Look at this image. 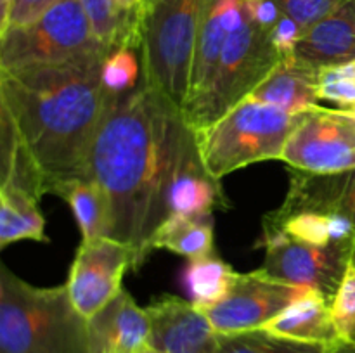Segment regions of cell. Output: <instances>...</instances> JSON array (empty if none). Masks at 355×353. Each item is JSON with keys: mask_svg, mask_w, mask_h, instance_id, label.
Listing matches in <instances>:
<instances>
[{"mask_svg": "<svg viewBox=\"0 0 355 353\" xmlns=\"http://www.w3.org/2000/svg\"><path fill=\"white\" fill-rule=\"evenodd\" d=\"M298 118L276 106L241 100L215 123L194 130L201 159L217 180L253 163L281 159Z\"/></svg>", "mask_w": 355, "mask_h": 353, "instance_id": "obj_5", "label": "cell"}, {"mask_svg": "<svg viewBox=\"0 0 355 353\" xmlns=\"http://www.w3.org/2000/svg\"><path fill=\"white\" fill-rule=\"evenodd\" d=\"M283 14L297 21L302 30H307L324 16L342 6L345 0H276Z\"/></svg>", "mask_w": 355, "mask_h": 353, "instance_id": "obj_30", "label": "cell"}, {"mask_svg": "<svg viewBox=\"0 0 355 353\" xmlns=\"http://www.w3.org/2000/svg\"><path fill=\"white\" fill-rule=\"evenodd\" d=\"M89 17L94 37L107 51L128 47L127 26L114 0H80Z\"/></svg>", "mask_w": 355, "mask_h": 353, "instance_id": "obj_27", "label": "cell"}, {"mask_svg": "<svg viewBox=\"0 0 355 353\" xmlns=\"http://www.w3.org/2000/svg\"><path fill=\"white\" fill-rule=\"evenodd\" d=\"M151 320V346L162 353H214L217 332L193 301L163 296L146 307Z\"/></svg>", "mask_w": 355, "mask_h": 353, "instance_id": "obj_12", "label": "cell"}, {"mask_svg": "<svg viewBox=\"0 0 355 353\" xmlns=\"http://www.w3.org/2000/svg\"><path fill=\"white\" fill-rule=\"evenodd\" d=\"M331 315L340 339L355 341V263L350 262L338 291L333 296Z\"/></svg>", "mask_w": 355, "mask_h": 353, "instance_id": "obj_29", "label": "cell"}, {"mask_svg": "<svg viewBox=\"0 0 355 353\" xmlns=\"http://www.w3.org/2000/svg\"><path fill=\"white\" fill-rule=\"evenodd\" d=\"M281 210H315L343 213L355 228V170L340 173H311L291 168L290 187ZM352 262L355 263V244Z\"/></svg>", "mask_w": 355, "mask_h": 353, "instance_id": "obj_14", "label": "cell"}, {"mask_svg": "<svg viewBox=\"0 0 355 353\" xmlns=\"http://www.w3.org/2000/svg\"><path fill=\"white\" fill-rule=\"evenodd\" d=\"M55 196L64 199L78 221L82 241L110 237L111 206L96 179H78L59 187Z\"/></svg>", "mask_w": 355, "mask_h": 353, "instance_id": "obj_21", "label": "cell"}, {"mask_svg": "<svg viewBox=\"0 0 355 353\" xmlns=\"http://www.w3.org/2000/svg\"><path fill=\"white\" fill-rule=\"evenodd\" d=\"M236 272L215 253L189 260L184 270V286L194 307L207 308L218 303L231 289Z\"/></svg>", "mask_w": 355, "mask_h": 353, "instance_id": "obj_24", "label": "cell"}, {"mask_svg": "<svg viewBox=\"0 0 355 353\" xmlns=\"http://www.w3.org/2000/svg\"><path fill=\"white\" fill-rule=\"evenodd\" d=\"M262 329L283 338L318 345L329 346L338 339L329 301L318 293L297 300Z\"/></svg>", "mask_w": 355, "mask_h": 353, "instance_id": "obj_19", "label": "cell"}, {"mask_svg": "<svg viewBox=\"0 0 355 353\" xmlns=\"http://www.w3.org/2000/svg\"><path fill=\"white\" fill-rule=\"evenodd\" d=\"M318 93L319 100H329L338 107L355 104V59L322 66Z\"/></svg>", "mask_w": 355, "mask_h": 353, "instance_id": "obj_28", "label": "cell"}, {"mask_svg": "<svg viewBox=\"0 0 355 353\" xmlns=\"http://www.w3.org/2000/svg\"><path fill=\"white\" fill-rule=\"evenodd\" d=\"M200 152L184 111L146 83L113 97L90 156V179L111 206L110 237L130 246L144 263L153 235L172 215L170 192Z\"/></svg>", "mask_w": 355, "mask_h": 353, "instance_id": "obj_1", "label": "cell"}, {"mask_svg": "<svg viewBox=\"0 0 355 353\" xmlns=\"http://www.w3.org/2000/svg\"><path fill=\"white\" fill-rule=\"evenodd\" d=\"M141 353H162V352H159V350H156L155 346H148V348L142 350Z\"/></svg>", "mask_w": 355, "mask_h": 353, "instance_id": "obj_36", "label": "cell"}, {"mask_svg": "<svg viewBox=\"0 0 355 353\" xmlns=\"http://www.w3.org/2000/svg\"><path fill=\"white\" fill-rule=\"evenodd\" d=\"M111 52L97 42L80 0H58L38 19L0 35V71L78 61Z\"/></svg>", "mask_w": 355, "mask_h": 353, "instance_id": "obj_7", "label": "cell"}, {"mask_svg": "<svg viewBox=\"0 0 355 353\" xmlns=\"http://www.w3.org/2000/svg\"><path fill=\"white\" fill-rule=\"evenodd\" d=\"M245 9L248 16L267 31L272 30L283 16V10L276 0H245Z\"/></svg>", "mask_w": 355, "mask_h": 353, "instance_id": "obj_34", "label": "cell"}, {"mask_svg": "<svg viewBox=\"0 0 355 353\" xmlns=\"http://www.w3.org/2000/svg\"><path fill=\"white\" fill-rule=\"evenodd\" d=\"M343 109H345V111H349L350 114H354V116H355V104H352V106H347V107H343Z\"/></svg>", "mask_w": 355, "mask_h": 353, "instance_id": "obj_37", "label": "cell"}, {"mask_svg": "<svg viewBox=\"0 0 355 353\" xmlns=\"http://www.w3.org/2000/svg\"><path fill=\"white\" fill-rule=\"evenodd\" d=\"M319 66L304 59H283L246 99L300 114L319 106Z\"/></svg>", "mask_w": 355, "mask_h": 353, "instance_id": "obj_16", "label": "cell"}, {"mask_svg": "<svg viewBox=\"0 0 355 353\" xmlns=\"http://www.w3.org/2000/svg\"><path fill=\"white\" fill-rule=\"evenodd\" d=\"M114 2L125 19L128 47H135L141 51L142 12H144L146 0H114Z\"/></svg>", "mask_w": 355, "mask_h": 353, "instance_id": "obj_33", "label": "cell"}, {"mask_svg": "<svg viewBox=\"0 0 355 353\" xmlns=\"http://www.w3.org/2000/svg\"><path fill=\"white\" fill-rule=\"evenodd\" d=\"M207 0H146L141 28L142 80L184 109Z\"/></svg>", "mask_w": 355, "mask_h": 353, "instance_id": "obj_4", "label": "cell"}, {"mask_svg": "<svg viewBox=\"0 0 355 353\" xmlns=\"http://www.w3.org/2000/svg\"><path fill=\"white\" fill-rule=\"evenodd\" d=\"M151 249H168L187 260H196L214 251V218L173 213L153 235Z\"/></svg>", "mask_w": 355, "mask_h": 353, "instance_id": "obj_22", "label": "cell"}, {"mask_svg": "<svg viewBox=\"0 0 355 353\" xmlns=\"http://www.w3.org/2000/svg\"><path fill=\"white\" fill-rule=\"evenodd\" d=\"M55 2L58 0H9L7 9L0 14V35L6 33L9 28L33 23Z\"/></svg>", "mask_w": 355, "mask_h": 353, "instance_id": "obj_31", "label": "cell"}, {"mask_svg": "<svg viewBox=\"0 0 355 353\" xmlns=\"http://www.w3.org/2000/svg\"><path fill=\"white\" fill-rule=\"evenodd\" d=\"M262 227L266 260L260 270L274 279L307 287L331 303L352 262L354 246L309 244L279 228Z\"/></svg>", "mask_w": 355, "mask_h": 353, "instance_id": "obj_8", "label": "cell"}, {"mask_svg": "<svg viewBox=\"0 0 355 353\" xmlns=\"http://www.w3.org/2000/svg\"><path fill=\"white\" fill-rule=\"evenodd\" d=\"M302 35H304V30H302L300 24L286 14H283L276 26L270 30V40H272L276 51L281 54V57L288 59L293 57L295 52H297Z\"/></svg>", "mask_w": 355, "mask_h": 353, "instance_id": "obj_32", "label": "cell"}, {"mask_svg": "<svg viewBox=\"0 0 355 353\" xmlns=\"http://www.w3.org/2000/svg\"><path fill=\"white\" fill-rule=\"evenodd\" d=\"M38 201L24 190L0 185V248L23 239L49 242Z\"/></svg>", "mask_w": 355, "mask_h": 353, "instance_id": "obj_23", "label": "cell"}, {"mask_svg": "<svg viewBox=\"0 0 355 353\" xmlns=\"http://www.w3.org/2000/svg\"><path fill=\"white\" fill-rule=\"evenodd\" d=\"M329 353H355V341H347V339H336L329 345Z\"/></svg>", "mask_w": 355, "mask_h": 353, "instance_id": "obj_35", "label": "cell"}, {"mask_svg": "<svg viewBox=\"0 0 355 353\" xmlns=\"http://www.w3.org/2000/svg\"><path fill=\"white\" fill-rule=\"evenodd\" d=\"M90 353H141L151 346V320L146 308L121 291L87 318Z\"/></svg>", "mask_w": 355, "mask_h": 353, "instance_id": "obj_13", "label": "cell"}, {"mask_svg": "<svg viewBox=\"0 0 355 353\" xmlns=\"http://www.w3.org/2000/svg\"><path fill=\"white\" fill-rule=\"evenodd\" d=\"M281 61L270 31L260 28L245 9L241 23L225 40L210 83L182 109L189 127L201 130L215 123L245 100Z\"/></svg>", "mask_w": 355, "mask_h": 353, "instance_id": "obj_6", "label": "cell"}, {"mask_svg": "<svg viewBox=\"0 0 355 353\" xmlns=\"http://www.w3.org/2000/svg\"><path fill=\"white\" fill-rule=\"evenodd\" d=\"M262 225L279 228L284 234L309 244H355L354 224L343 213H322L315 210L284 211L277 208L263 217Z\"/></svg>", "mask_w": 355, "mask_h": 353, "instance_id": "obj_18", "label": "cell"}, {"mask_svg": "<svg viewBox=\"0 0 355 353\" xmlns=\"http://www.w3.org/2000/svg\"><path fill=\"white\" fill-rule=\"evenodd\" d=\"M214 353H329V346L283 338L266 329H253L217 334Z\"/></svg>", "mask_w": 355, "mask_h": 353, "instance_id": "obj_25", "label": "cell"}, {"mask_svg": "<svg viewBox=\"0 0 355 353\" xmlns=\"http://www.w3.org/2000/svg\"><path fill=\"white\" fill-rule=\"evenodd\" d=\"M101 78L106 92L113 97H121L137 89L142 82L141 51L135 47L113 48L104 59Z\"/></svg>", "mask_w": 355, "mask_h": 353, "instance_id": "obj_26", "label": "cell"}, {"mask_svg": "<svg viewBox=\"0 0 355 353\" xmlns=\"http://www.w3.org/2000/svg\"><path fill=\"white\" fill-rule=\"evenodd\" d=\"M295 55L319 68L355 59V0H345L307 28Z\"/></svg>", "mask_w": 355, "mask_h": 353, "instance_id": "obj_17", "label": "cell"}, {"mask_svg": "<svg viewBox=\"0 0 355 353\" xmlns=\"http://www.w3.org/2000/svg\"><path fill=\"white\" fill-rule=\"evenodd\" d=\"M110 52L78 61L0 71V116L33 158L45 194L90 179V156L113 96L101 78Z\"/></svg>", "mask_w": 355, "mask_h": 353, "instance_id": "obj_2", "label": "cell"}, {"mask_svg": "<svg viewBox=\"0 0 355 353\" xmlns=\"http://www.w3.org/2000/svg\"><path fill=\"white\" fill-rule=\"evenodd\" d=\"M139 266L137 253L123 242L111 237L82 241L66 282L76 310L85 318L96 315L123 291L125 272Z\"/></svg>", "mask_w": 355, "mask_h": 353, "instance_id": "obj_11", "label": "cell"}, {"mask_svg": "<svg viewBox=\"0 0 355 353\" xmlns=\"http://www.w3.org/2000/svg\"><path fill=\"white\" fill-rule=\"evenodd\" d=\"M314 291L267 275L262 270L236 272L229 293L218 303L200 308L217 334L262 329L284 308Z\"/></svg>", "mask_w": 355, "mask_h": 353, "instance_id": "obj_10", "label": "cell"}, {"mask_svg": "<svg viewBox=\"0 0 355 353\" xmlns=\"http://www.w3.org/2000/svg\"><path fill=\"white\" fill-rule=\"evenodd\" d=\"M279 161L311 173L355 170V116L343 107L322 106L300 113Z\"/></svg>", "mask_w": 355, "mask_h": 353, "instance_id": "obj_9", "label": "cell"}, {"mask_svg": "<svg viewBox=\"0 0 355 353\" xmlns=\"http://www.w3.org/2000/svg\"><path fill=\"white\" fill-rule=\"evenodd\" d=\"M0 353H90L68 287H37L0 266Z\"/></svg>", "mask_w": 355, "mask_h": 353, "instance_id": "obj_3", "label": "cell"}, {"mask_svg": "<svg viewBox=\"0 0 355 353\" xmlns=\"http://www.w3.org/2000/svg\"><path fill=\"white\" fill-rule=\"evenodd\" d=\"M227 199L220 187V180L210 175L198 152L189 159L179 176L175 179L170 192V210L189 217H205L215 210L227 208Z\"/></svg>", "mask_w": 355, "mask_h": 353, "instance_id": "obj_20", "label": "cell"}, {"mask_svg": "<svg viewBox=\"0 0 355 353\" xmlns=\"http://www.w3.org/2000/svg\"><path fill=\"white\" fill-rule=\"evenodd\" d=\"M245 16V0H207L191 73L189 99H196L214 76L229 33ZM186 102V104H187ZM186 107V106H184Z\"/></svg>", "mask_w": 355, "mask_h": 353, "instance_id": "obj_15", "label": "cell"}]
</instances>
